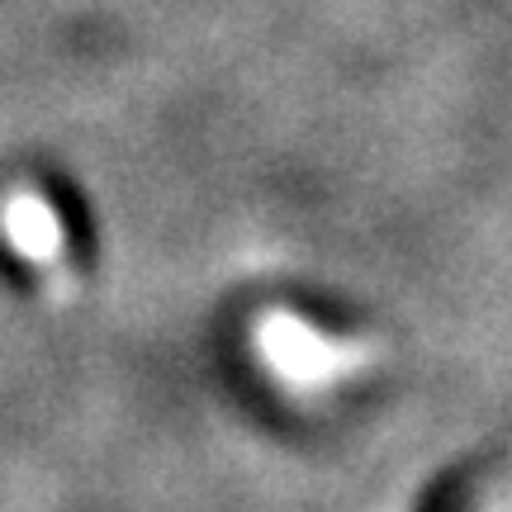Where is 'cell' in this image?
<instances>
[{"label":"cell","instance_id":"cell-1","mask_svg":"<svg viewBox=\"0 0 512 512\" xmlns=\"http://www.w3.org/2000/svg\"><path fill=\"white\" fill-rule=\"evenodd\" d=\"M256 347H261V361H271L275 375H285V384H304V389H323L337 375L366 366L375 351L361 347V342H337V337H323L318 328L299 323L294 313H271L256 323Z\"/></svg>","mask_w":512,"mask_h":512},{"label":"cell","instance_id":"cell-2","mask_svg":"<svg viewBox=\"0 0 512 512\" xmlns=\"http://www.w3.org/2000/svg\"><path fill=\"white\" fill-rule=\"evenodd\" d=\"M0 233L24 261H34L38 271H48L62 261V219L57 209L34 190H15L0 204Z\"/></svg>","mask_w":512,"mask_h":512}]
</instances>
